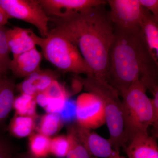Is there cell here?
Wrapping results in <instances>:
<instances>
[{"mask_svg":"<svg viewBox=\"0 0 158 158\" xmlns=\"http://www.w3.org/2000/svg\"><path fill=\"white\" fill-rule=\"evenodd\" d=\"M106 5L68 17L50 19L55 24L51 30L62 34L75 44L93 75L107 81L110 51L115 34Z\"/></svg>","mask_w":158,"mask_h":158,"instance_id":"cell-1","label":"cell"},{"mask_svg":"<svg viewBox=\"0 0 158 158\" xmlns=\"http://www.w3.org/2000/svg\"><path fill=\"white\" fill-rule=\"evenodd\" d=\"M114 27L107 82L119 96L138 80L152 93L158 88V63L150 54L140 30Z\"/></svg>","mask_w":158,"mask_h":158,"instance_id":"cell-2","label":"cell"},{"mask_svg":"<svg viewBox=\"0 0 158 158\" xmlns=\"http://www.w3.org/2000/svg\"><path fill=\"white\" fill-rule=\"evenodd\" d=\"M146 90L143 83L138 80L120 96L122 97L124 147L134 136L148 133V127L153 123L151 99L147 96Z\"/></svg>","mask_w":158,"mask_h":158,"instance_id":"cell-3","label":"cell"},{"mask_svg":"<svg viewBox=\"0 0 158 158\" xmlns=\"http://www.w3.org/2000/svg\"><path fill=\"white\" fill-rule=\"evenodd\" d=\"M81 80L85 89L98 98L103 105L106 122L110 132L109 141L113 149L119 152L120 148L124 147V127L121 101L118 91L107 82L93 75Z\"/></svg>","mask_w":158,"mask_h":158,"instance_id":"cell-4","label":"cell"},{"mask_svg":"<svg viewBox=\"0 0 158 158\" xmlns=\"http://www.w3.org/2000/svg\"><path fill=\"white\" fill-rule=\"evenodd\" d=\"M35 39L45 59L59 69L87 76L93 75L77 46L64 35L51 30L46 37L36 35Z\"/></svg>","mask_w":158,"mask_h":158,"instance_id":"cell-5","label":"cell"},{"mask_svg":"<svg viewBox=\"0 0 158 158\" xmlns=\"http://www.w3.org/2000/svg\"><path fill=\"white\" fill-rule=\"evenodd\" d=\"M0 6L10 17L24 21L35 26L44 38L48 36L50 18L36 0H0Z\"/></svg>","mask_w":158,"mask_h":158,"instance_id":"cell-6","label":"cell"},{"mask_svg":"<svg viewBox=\"0 0 158 158\" xmlns=\"http://www.w3.org/2000/svg\"><path fill=\"white\" fill-rule=\"evenodd\" d=\"M107 3L114 27L129 31L140 30L144 8L139 0H109Z\"/></svg>","mask_w":158,"mask_h":158,"instance_id":"cell-7","label":"cell"},{"mask_svg":"<svg viewBox=\"0 0 158 158\" xmlns=\"http://www.w3.org/2000/svg\"><path fill=\"white\" fill-rule=\"evenodd\" d=\"M77 123L87 128L94 129L106 123L104 108L101 101L91 94L79 97L76 102Z\"/></svg>","mask_w":158,"mask_h":158,"instance_id":"cell-8","label":"cell"},{"mask_svg":"<svg viewBox=\"0 0 158 158\" xmlns=\"http://www.w3.org/2000/svg\"><path fill=\"white\" fill-rule=\"evenodd\" d=\"M38 2L47 15L57 18L68 17L107 3L103 0H39Z\"/></svg>","mask_w":158,"mask_h":158,"instance_id":"cell-9","label":"cell"},{"mask_svg":"<svg viewBox=\"0 0 158 158\" xmlns=\"http://www.w3.org/2000/svg\"><path fill=\"white\" fill-rule=\"evenodd\" d=\"M75 129L80 140L90 155L94 157L116 158L119 153L113 149L109 139H105L91 129L74 124Z\"/></svg>","mask_w":158,"mask_h":158,"instance_id":"cell-10","label":"cell"},{"mask_svg":"<svg viewBox=\"0 0 158 158\" xmlns=\"http://www.w3.org/2000/svg\"><path fill=\"white\" fill-rule=\"evenodd\" d=\"M156 138L148 133L133 137L123 148L128 158H158Z\"/></svg>","mask_w":158,"mask_h":158,"instance_id":"cell-11","label":"cell"},{"mask_svg":"<svg viewBox=\"0 0 158 158\" xmlns=\"http://www.w3.org/2000/svg\"><path fill=\"white\" fill-rule=\"evenodd\" d=\"M42 54L34 48L19 55L13 56L10 68L13 73L19 77H27L39 70Z\"/></svg>","mask_w":158,"mask_h":158,"instance_id":"cell-12","label":"cell"},{"mask_svg":"<svg viewBox=\"0 0 158 158\" xmlns=\"http://www.w3.org/2000/svg\"><path fill=\"white\" fill-rule=\"evenodd\" d=\"M6 34L9 50L13 56L19 55L36 48V34L30 29L14 27L6 31Z\"/></svg>","mask_w":158,"mask_h":158,"instance_id":"cell-13","label":"cell"},{"mask_svg":"<svg viewBox=\"0 0 158 158\" xmlns=\"http://www.w3.org/2000/svg\"><path fill=\"white\" fill-rule=\"evenodd\" d=\"M140 30L150 54L158 63V21L144 8Z\"/></svg>","mask_w":158,"mask_h":158,"instance_id":"cell-14","label":"cell"},{"mask_svg":"<svg viewBox=\"0 0 158 158\" xmlns=\"http://www.w3.org/2000/svg\"><path fill=\"white\" fill-rule=\"evenodd\" d=\"M56 80L50 71L39 70L32 73L19 85L23 94L34 97L36 94L45 91Z\"/></svg>","mask_w":158,"mask_h":158,"instance_id":"cell-15","label":"cell"},{"mask_svg":"<svg viewBox=\"0 0 158 158\" xmlns=\"http://www.w3.org/2000/svg\"><path fill=\"white\" fill-rule=\"evenodd\" d=\"M66 136L69 144L66 158H92V156L78 137L74 124L71 125L67 128Z\"/></svg>","mask_w":158,"mask_h":158,"instance_id":"cell-16","label":"cell"},{"mask_svg":"<svg viewBox=\"0 0 158 158\" xmlns=\"http://www.w3.org/2000/svg\"><path fill=\"white\" fill-rule=\"evenodd\" d=\"M14 87L10 81H4L0 88V123L8 116L13 107Z\"/></svg>","mask_w":158,"mask_h":158,"instance_id":"cell-17","label":"cell"},{"mask_svg":"<svg viewBox=\"0 0 158 158\" xmlns=\"http://www.w3.org/2000/svg\"><path fill=\"white\" fill-rule=\"evenodd\" d=\"M35 119L30 116L15 115L9 126L10 132L18 138L31 135L35 128Z\"/></svg>","mask_w":158,"mask_h":158,"instance_id":"cell-18","label":"cell"},{"mask_svg":"<svg viewBox=\"0 0 158 158\" xmlns=\"http://www.w3.org/2000/svg\"><path fill=\"white\" fill-rule=\"evenodd\" d=\"M30 136V154L36 158L48 157L50 154L51 138L39 133L32 134Z\"/></svg>","mask_w":158,"mask_h":158,"instance_id":"cell-19","label":"cell"},{"mask_svg":"<svg viewBox=\"0 0 158 158\" xmlns=\"http://www.w3.org/2000/svg\"><path fill=\"white\" fill-rule=\"evenodd\" d=\"M63 121L58 113H47L42 116L38 128V133L50 137L58 132L62 127Z\"/></svg>","mask_w":158,"mask_h":158,"instance_id":"cell-20","label":"cell"},{"mask_svg":"<svg viewBox=\"0 0 158 158\" xmlns=\"http://www.w3.org/2000/svg\"><path fill=\"white\" fill-rule=\"evenodd\" d=\"M36 105L34 97L22 94L15 98L13 108L15 110L16 115L36 118L37 117Z\"/></svg>","mask_w":158,"mask_h":158,"instance_id":"cell-21","label":"cell"},{"mask_svg":"<svg viewBox=\"0 0 158 158\" xmlns=\"http://www.w3.org/2000/svg\"><path fill=\"white\" fill-rule=\"evenodd\" d=\"M69 147V144L67 136H57L51 139L50 152L57 158L66 157Z\"/></svg>","mask_w":158,"mask_h":158,"instance_id":"cell-22","label":"cell"},{"mask_svg":"<svg viewBox=\"0 0 158 158\" xmlns=\"http://www.w3.org/2000/svg\"><path fill=\"white\" fill-rule=\"evenodd\" d=\"M9 50L6 31L1 29L0 27V66L4 70L10 68L11 60L9 58Z\"/></svg>","mask_w":158,"mask_h":158,"instance_id":"cell-23","label":"cell"},{"mask_svg":"<svg viewBox=\"0 0 158 158\" xmlns=\"http://www.w3.org/2000/svg\"><path fill=\"white\" fill-rule=\"evenodd\" d=\"M50 99H56L67 101L68 95L64 88L56 80H55L44 91Z\"/></svg>","mask_w":158,"mask_h":158,"instance_id":"cell-24","label":"cell"},{"mask_svg":"<svg viewBox=\"0 0 158 158\" xmlns=\"http://www.w3.org/2000/svg\"><path fill=\"white\" fill-rule=\"evenodd\" d=\"M67 101L56 99L49 98L47 106L44 109L47 113L59 114L64 109L65 103Z\"/></svg>","mask_w":158,"mask_h":158,"instance_id":"cell-25","label":"cell"},{"mask_svg":"<svg viewBox=\"0 0 158 158\" xmlns=\"http://www.w3.org/2000/svg\"><path fill=\"white\" fill-rule=\"evenodd\" d=\"M141 6L149 11L158 21V0H139Z\"/></svg>","mask_w":158,"mask_h":158,"instance_id":"cell-26","label":"cell"},{"mask_svg":"<svg viewBox=\"0 0 158 158\" xmlns=\"http://www.w3.org/2000/svg\"><path fill=\"white\" fill-rule=\"evenodd\" d=\"M59 114L63 122L76 116V103H70L67 101L64 109Z\"/></svg>","mask_w":158,"mask_h":158,"instance_id":"cell-27","label":"cell"},{"mask_svg":"<svg viewBox=\"0 0 158 158\" xmlns=\"http://www.w3.org/2000/svg\"><path fill=\"white\" fill-rule=\"evenodd\" d=\"M34 98L36 103L38 104L40 106L45 109L47 106L49 98L44 91L36 94Z\"/></svg>","mask_w":158,"mask_h":158,"instance_id":"cell-28","label":"cell"},{"mask_svg":"<svg viewBox=\"0 0 158 158\" xmlns=\"http://www.w3.org/2000/svg\"><path fill=\"white\" fill-rule=\"evenodd\" d=\"M11 151L5 143L0 140V158H11Z\"/></svg>","mask_w":158,"mask_h":158,"instance_id":"cell-29","label":"cell"},{"mask_svg":"<svg viewBox=\"0 0 158 158\" xmlns=\"http://www.w3.org/2000/svg\"><path fill=\"white\" fill-rule=\"evenodd\" d=\"M10 18L8 15L0 6V27L6 24Z\"/></svg>","mask_w":158,"mask_h":158,"instance_id":"cell-30","label":"cell"},{"mask_svg":"<svg viewBox=\"0 0 158 158\" xmlns=\"http://www.w3.org/2000/svg\"><path fill=\"white\" fill-rule=\"evenodd\" d=\"M21 158H34V157L32 156L31 155V154H30V153L29 154H24L21 157ZM44 158H48V157H47Z\"/></svg>","mask_w":158,"mask_h":158,"instance_id":"cell-31","label":"cell"},{"mask_svg":"<svg viewBox=\"0 0 158 158\" xmlns=\"http://www.w3.org/2000/svg\"><path fill=\"white\" fill-rule=\"evenodd\" d=\"M4 69H3V68H2V67H1V66H0V78H1V73H2V72L3 71H4Z\"/></svg>","mask_w":158,"mask_h":158,"instance_id":"cell-32","label":"cell"},{"mask_svg":"<svg viewBox=\"0 0 158 158\" xmlns=\"http://www.w3.org/2000/svg\"><path fill=\"white\" fill-rule=\"evenodd\" d=\"M3 81H2L1 78H0V88H1V86L3 84Z\"/></svg>","mask_w":158,"mask_h":158,"instance_id":"cell-33","label":"cell"},{"mask_svg":"<svg viewBox=\"0 0 158 158\" xmlns=\"http://www.w3.org/2000/svg\"><path fill=\"white\" fill-rule=\"evenodd\" d=\"M116 158H124L122 156H120V154H118V155L116 156Z\"/></svg>","mask_w":158,"mask_h":158,"instance_id":"cell-34","label":"cell"},{"mask_svg":"<svg viewBox=\"0 0 158 158\" xmlns=\"http://www.w3.org/2000/svg\"><path fill=\"white\" fill-rule=\"evenodd\" d=\"M92 158H96V157H92Z\"/></svg>","mask_w":158,"mask_h":158,"instance_id":"cell-35","label":"cell"}]
</instances>
